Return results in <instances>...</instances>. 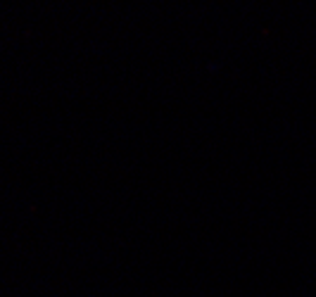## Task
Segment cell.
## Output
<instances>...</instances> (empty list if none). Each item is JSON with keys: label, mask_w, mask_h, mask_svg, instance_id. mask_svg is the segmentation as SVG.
I'll return each mask as SVG.
<instances>
[]
</instances>
